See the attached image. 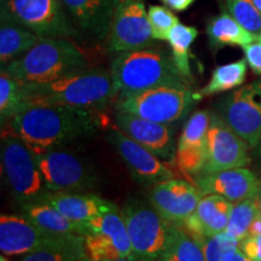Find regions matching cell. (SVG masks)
I'll return each mask as SVG.
<instances>
[{"instance_id": "39", "label": "cell", "mask_w": 261, "mask_h": 261, "mask_svg": "<svg viewBox=\"0 0 261 261\" xmlns=\"http://www.w3.org/2000/svg\"><path fill=\"white\" fill-rule=\"evenodd\" d=\"M252 158L254 161V167H255V171L257 173H261V137L259 140V144H257L256 148L253 150Z\"/></svg>"}, {"instance_id": "13", "label": "cell", "mask_w": 261, "mask_h": 261, "mask_svg": "<svg viewBox=\"0 0 261 261\" xmlns=\"http://www.w3.org/2000/svg\"><path fill=\"white\" fill-rule=\"evenodd\" d=\"M250 148L219 114H212L207 135V160L202 173L247 167L253 162ZM201 173V174H202Z\"/></svg>"}, {"instance_id": "23", "label": "cell", "mask_w": 261, "mask_h": 261, "mask_svg": "<svg viewBox=\"0 0 261 261\" xmlns=\"http://www.w3.org/2000/svg\"><path fill=\"white\" fill-rule=\"evenodd\" d=\"M205 33L213 50H219L224 46L243 47L259 40V35L247 31L226 11L210 18Z\"/></svg>"}, {"instance_id": "28", "label": "cell", "mask_w": 261, "mask_h": 261, "mask_svg": "<svg viewBox=\"0 0 261 261\" xmlns=\"http://www.w3.org/2000/svg\"><path fill=\"white\" fill-rule=\"evenodd\" d=\"M21 261H90V259L85 249L84 236L71 234L61 243L27 254Z\"/></svg>"}, {"instance_id": "15", "label": "cell", "mask_w": 261, "mask_h": 261, "mask_svg": "<svg viewBox=\"0 0 261 261\" xmlns=\"http://www.w3.org/2000/svg\"><path fill=\"white\" fill-rule=\"evenodd\" d=\"M203 195L195 182L168 179L154 185L149 201L163 219L179 226L194 213Z\"/></svg>"}, {"instance_id": "25", "label": "cell", "mask_w": 261, "mask_h": 261, "mask_svg": "<svg viewBox=\"0 0 261 261\" xmlns=\"http://www.w3.org/2000/svg\"><path fill=\"white\" fill-rule=\"evenodd\" d=\"M42 37L31 29L14 22L2 19L0 25V63L5 67L10 62L23 56Z\"/></svg>"}, {"instance_id": "40", "label": "cell", "mask_w": 261, "mask_h": 261, "mask_svg": "<svg viewBox=\"0 0 261 261\" xmlns=\"http://www.w3.org/2000/svg\"><path fill=\"white\" fill-rule=\"evenodd\" d=\"M261 233V217L260 214H257V217L253 220L252 225H250L249 231H248L247 237H254Z\"/></svg>"}, {"instance_id": "34", "label": "cell", "mask_w": 261, "mask_h": 261, "mask_svg": "<svg viewBox=\"0 0 261 261\" xmlns=\"http://www.w3.org/2000/svg\"><path fill=\"white\" fill-rule=\"evenodd\" d=\"M148 17L154 39L160 41H167L169 33L179 23V18L167 6H149Z\"/></svg>"}, {"instance_id": "44", "label": "cell", "mask_w": 261, "mask_h": 261, "mask_svg": "<svg viewBox=\"0 0 261 261\" xmlns=\"http://www.w3.org/2000/svg\"><path fill=\"white\" fill-rule=\"evenodd\" d=\"M0 261H9L8 259H6V257L4 256V254H3L2 256H0Z\"/></svg>"}, {"instance_id": "19", "label": "cell", "mask_w": 261, "mask_h": 261, "mask_svg": "<svg viewBox=\"0 0 261 261\" xmlns=\"http://www.w3.org/2000/svg\"><path fill=\"white\" fill-rule=\"evenodd\" d=\"M194 182L204 195L223 196L232 203L255 197L260 185L255 173L246 167L202 173L194 178Z\"/></svg>"}, {"instance_id": "29", "label": "cell", "mask_w": 261, "mask_h": 261, "mask_svg": "<svg viewBox=\"0 0 261 261\" xmlns=\"http://www.w3.org/2000/svg\"><path fill=\"white\" fill-rule=\"evenodd\" d=\"M160 261H205V259L194 234L184 227L174 225Z\"/></svg>"}, {"instance_id": "21", "label": "cell", "mask_w": 261, "mask_h": 261, "mask_svg": "<svg viewBox=\"0 0 261 261\" xmlns=\"http://www.w3.org/2000/svg\"><path fill=\"white\" fill-rule=\"evenodd\" d=\"M41 200L46 201L57 208L65 218L81 225L89 223L94 218L119 210L116 204L104 200L99 196L85 192H54L48 191Z\"/></svg>"}, {"instance_id": "18", "label": "cell", "mask_w": 261, "mask_h": 261, "mask_svg": "<svg viewBox=\"0 0 261 261\" xmlns=\"http://www.w3.org/2000/svg\"><path fill=\"white\" fill-rule=\"evenodd\" d=\"M108 138L125 161L133 177L138 180L146 184H158L174 177L172 169L160 161L158 156L120 129L113 130Z\"/></svg>"}, {"instance_id": "36", "label": "cell", "mask_w": 261, "mask_h": 261, "mask_svg": "<svg viewBox=\"0 0 261 261\" xmlns=\"http://www.w3.org/2000/svg\"><path fill=\"white\" fill-rule=\"evenodd\" d=\"M240 249L248 259L261 261V233L254 237H247L240 242Z\"/></svg>"}, {"instance_id": "2", "label": "cell", "mask_w": 261, "mask_h": 261, "mask_svg": "<svg viewBox=\"0 0 261 261\" xmlns=\"http://www.w3.org/2000/svg\"><path fill=\"white\" fill-rule=\"evenodd\" d=\"M22 87L24 107L48 104L99 112L119 96L112 71L103 68H87L50 83L22 84Z\"/></svg>"}, {"instance_id": "37", "label": "cell", "mask_w": 261, "mask_h": 261, "mask_svg": "<svg viewBox=\"0 0 261 261\" xmlns=\"http://www.w3.org/2000/svg\"><path fill=\"white\" fill-rule=\"evenodd\" d=\"M162 4L171 9L172 11L182 12L188 10L190 6L194 4L196 0H161Z\"/></svg>"}, {"instance_id": "38", "label": "cell", "mask_w": 261, "mask_h": 261, "mask_svg": "<svg viewBox=\"0 0 261 261\" xmlns=\"http://www.w3.org/2000/svg\"><path fill=\"white\" fill-rule=\"evenodd\" d=\"M224 261H252L244 255L241 249H234L228 252L224 257Z\"/></svg>"}, {"instance_id": "27", "label": "cell", "mask_w": 261, "mask_h": 261, "mask_svg": "<svg viewBox=\"0 0 261 261\" xmlns=\"http://www.w3.org/2000/svg\"><path fill=\"white\" fill-rule=\"evenodd\" d=\"M197 29L192 25L179 23L169 33L167 42L171 47V55L175 67L185 80H192L191 73V46L197 38Z\"/></svg>"}, {"instance_id": "31", "label": "cell", "mask_w": 261, "mask_h": 261, "mask_svg": "<svg viewBox=\"0 0 261 261\" xmlns=\"http://www.w3.org/2000/svg\"><path fill=\"white\" fill-rule=\"evenodd\" d=\"M257 214H259V205H257L256 196L233 203L225 232L241 242L244 238H247L250 225L257 217Z\"/></svg>"}, {"instance_id": "43", "label": "cell", "mask_w": 261, "mask_h": 261, "mask_svg": "<svg viewBox=\"0 0 261 261\" xmlns=\"http://www.w3.org/2000/svg\"><path fill=\"white\" fill-rule=\"evenodd\" d=\"M108 261H133V260H129V259H116V260H108Z\"/></svg>"}, {"instance_id": "16", "label": "cell", "mask_w": 261, "mask_h": 261, "mask_svg": "<svg viewBox=\"0 0 261 261\" xmlns=\"http://www.w3.org/2000/svg\"><path fill=\"white\" fill-rule=\"evenodd\" d=\"M211 110L195 112L185 122L179 137L175 163L182 174L190 175L192 180L203 172L207 160V135L211 126Z\"/></svg>"}, {"instance_id": "32", "label": "cell", "mask_w": 261, "mask_h": 261, "mask_svg": "<svg viewBox=\"0 0 261 261\" xmlns=\"http://www.w3.org/2000/svg\"><path fill=\"white\" fill-rule=\"evenodd\" d=\"M192 234L201 246L205 261H224V257L228 252L240 249V241L230 236L225 231L214 236Z\"/></svg>"}, {"instance_id": "14", "label": "cell", "mask_w": 261, "mask_h": 261, "mask_svg": "<svg viewBox=\"0 0 261 261\" xmlns=\"http://www.w3.org/2000/svg\"><path fill=\"white\" fill-rule=\"evenodd\" d=\"M71 234H55L17 215L0 217V250L4 255H27L61 243Z\"/></svg>"}, {"instance_id": "24", "label": "cell", "mask_w": 261, "mask_h": 261, "mask_svg": "<svg viewBox=\"0 0 261 261\" xmlns=\"http://www.w3.org/2000/svg\"><path fill=\"white\" fill-rule=\"evenodd\" d=\"M23 217L38 227L55 234H81L84 227L65 218L57 208L44 200H38L22 204Z\"/></svg>"}, {"instance_id": "7", "label": "cell", "mask_w": 261, "mask_h": 261, "mask_svg": "<svg viewBox=\"0 0 261 261\" xmlns=\"http://www.w3.org/2000/svg\"><path fill=\"white\" fill-rule=\"evenodd\" d=\"M2 162L12 194L22 204L40 200L48 192L35 154L8 127H3Z\"/></svg>"}, {"instance_id": "46", "label": "cell", "mask_w": 261, "mask_h": 261, "mask_svg": "<svg viewBox=\"0 0 261 261\" xmlns=\"http://www.w3.org/2000/svg\"><path fill=\"white\" fill-rule=\"evenodd\" d=\"M259 40L261 41V33H260V35H259Z\"/></svg>"}, {"instance_id": "33", "label": "cell", "mask_w": 261, "mask_h": 261, "mask_svg": "<svg viewBox=\"0 0 261 261\" xmlns=\"http://www.w3.org/2000/svg\"><path fill=\"white\" fill-rule=\"evenodd\" d=\"M226 12H228L242 24L247 31L260 35L261 33V12L254 4L253 0H225Z\"/></svg>"}, {"instance_id": "22", "label": "cell", "mask_w": 261, "mask_h": 261, "mask_svg": "<svg viewBox=\"0 0 261 261\" xmlns=\"http://www.w3.org/2000/svg\"><path fill=\"white\" fill-rule=\"evenodd\" d=\"M232 207V202L223 196L203 195L194 213L179 226L184 227L191 233L214 236L226 230Z\"/></svg>"}, {"instance_id": "3", "label": "cell", "mask_w": 261, "mask_h": 261, "mask_svg": "<svg viewBox=\"0 0 261 261\" xmlns=\"http://www.w3.org/2000/svg\"><path fill=\"white\" fill-rule=\"evenodd\" d=\"M87 58L65 38H41L23 56L10 62L6 73L22 84H45L87 69Z\"/></svg>"}, {"instance_id": "41", "label": "cell", "mask_w": 261, "mask_h": 261, "mask_svg": "<svg viewBox=\"0 0 261 261\" xmlns=\"http://www.w3.org/2000/svg\"><path fill=\"white\" fill-rule=\"evenodd\" d=\"M256 198H257V205H259V214L261 217V194H257Z\"/></svg>"}, {"instance_id": "42", "label": "cell", "mask_w": 261, "mask_h": 261, "mask_svg": "<svg viewBox=\"0 0 261 261\" xmlns=\"http://www.w3.org/2000/svg\"><path fill=\"white\" fill-rule=\"evenodd\" d=\"M254 4H255V6L257 8V10L261 12V0H253Z\"/></svg>"}, {"instance_id": "35", "label": "cell", "mask_w": 261, "mask_h": 261, "mask_svg": "<svg viewBox=\"0 0 261 261\" xmlns=\"http://www.w3.org/2000/svg\"><path fill=\"white\" fill-rule=\"evenodd\" d=\"M242 48L248 67L255 75H261V41L250 42Z\"/></svg>"}, {"instance_id": "1", "label": "cell", "mask_w": 261, "mask_h": 261, "mask_svg": "<svg viewBox=\"0 0 261 261\" xmlns=\"http://www.w3.org/2000/svg\"><path fill=\"white\" fill-rule=\"evenodd\" d=\"M98 126L99 116L93 110L31 104L2 127H8L35 155H40L92 135Z\"/></svg>"}, {"instance_id": "12", "label": "cell", "mask_w": 261, "mask_h": 261, "mask_svg": "<svg viewBox=\"0 0 261 261\" xmlns=\"http://www.w3.org/2000/svg\"><path fill=\"white\" fill-rule=\"evenodd\" d=\"M35 158L48 191L77 192L96 188L92 168L74 152L56 148Z\"/></svg>"}, {"instance_id": "30", "label": "cell", "mask_w": 261, "mask_h": 261, "mask_svg": "<svg viewBox=\"0 0 261 261\" xmlns=\"http://www.w3.org/2000/svg\"><path fill=\"white\" fill-rule=\"evenodd\" d=\"M24 107L22 84L2 68L0 73V117L2 126L14 117Z\"/></svg>"}, {"instance_id": "45", "label": "cell", "mask_w": 261, "mask_h": 261, "mask_svg": "<svg viewBox=\"0 0 261 261\" xmlns=\"http://www.w3.org/2000/svg\"><path fill=\"white\" fill-rule=\"evenodd\" d=\"M259 194H261V180H260V185H259Z\"/></svg>"}, {"instance_id": "11", "label": "cell", "mask_w": 261, "mask_h": 261, "mask_svg": "<svg viewBox=\"0 0 261 261\" xmlns=\"http://www.w3.org/2000/svg\"><path fill=\"white\" fill-rule=\"evenodd\" d=\"M84 241L91 261L132 260L128 231L120 210L108 212L85 224Z\"/></svg>"}, {"instance_id": "5", "label": "cell", "mask_w": 261, "mask_h": 261, "mask_svg": "<svg viewBox=\"0 0 261 261\" xmlns=\"http://www.w3.org/2000/svg\"><path fill=\"white\" fill-rule=\"evenodd\" d=\"M198 100L189 85H163L142 92L119 96L117 112L129 113L150 121L173 125L181 121Z\"/></svg>"}, {"instance_id": "9", "label": "cell", "mask_w": 261, "mask_h": 261, "mask_svg": "<svg viewBox=\"0 0 261 261\" xmlns=\"http://www.w3.org/2000/svg\"><path fill=\"white\" fill-rule=\"evenodd\" d=\"M217 112L252 150L255 149L261 137V79L224 96Z\"/></svg>"}, {"instance_id": "8", "label": "cell", "mask_w": 261, "mask_h": 261, "mask_svg": "<svg viewBox=\"0 0 261 261\" xmlns=\"http://www.w3.org/2000/svg\"><path fill=\"white\" fill-rule=\"evenodd\" d=\"M132 246L133 261L161 260L174 225L140 202H130L121 211Z\"/></svg>"}, {"instance_id": "17", "label": "cell", "mask_w": 261, "mask_h": 261, "mask_svg": "<svg viewBox=\"0 0 261 261\" xmlns=\"http://www.w3.org/2000/svg\"><path fill=\"white\" fill-rule=\"evenodd\" d=\"M116 127L121 132L136 140L158 158L165 161H173L175 159L174 129L171 125L159 123L143 119L129 113H115Z\"/></svg>"}, {"instance_id": "6", "label": "cell", "mask_w": 261, "mask_h": 261, "mask_svg": "<svg viewBox=\"0 0 261 261\" xmlns=\"http://www.w3.org/2000/svg\"><path fill=\"white\" fill-rule=\"evenodd\" d=\"M0 18L23 25L42 38L83 40L62 0H0Z\"/></svg>"}, {"instance_id": "10", "label": "cell", "mask_w": 261, "mask_h": 261, "mask_svg": "<svg viewBox=\"0 0 261 261\" xmlns=\"http://www.w3.org/2000/svg\"><path fill=\"white\" fill-rule=\"evenodd\" d=\"M107 39L109 51L117 54L154 45L148 10L143 0H116Z\"/></svg>"}, {"instance_id": "4", "label": "cell", "mask_w": 261, "mask_h": 261, "mask_svg": "<svg viewBox=\"0 0 261 261\" xmlns=\"http://www.w3.org/2000/svg\"><path fill=\"white\" fill-rule=\"evenodd\" d=\"M110 71L119 96L142 92L163 85H189L178 71L172 55L162 48L146 47L120 52L113 60Z\"/></svg>"}, {"instance_id": "26", "label": "cell", "mask_w": 261, "mask_h": 261, "mask_svg": "<svg viewBox=\"0 0 261 261\" xmlns=\"http://www.w3.org/2000/svg\"><path fill=\"white\" fill-rule=\"evenodd\" d=\"M247 61L244 58V60H238L232 63L219 65L215 68L208 84L202 87L198 92H196L198 99L227 92V91L242 86L247 79Z\"/></svg>"}, {"instance_id": "20", "label": "cell", "mask_w": 261, "mask_h": 261, "mask_svg": "<svg viewBox=\"0 0 261 261\" xmlns=\"http://www.w3.org/2000/svg\"><path fill=\"white\" fill-rule=\"evenodd\" d=\"M62 4L81 39H107L116 0H62Z\"/></svg>"}]
</instances>
